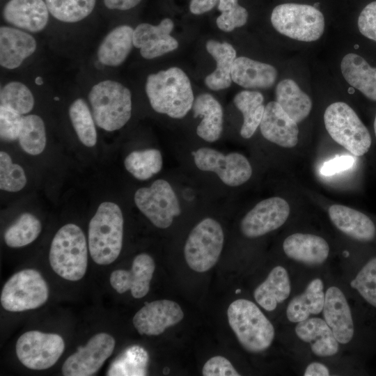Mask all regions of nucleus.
<instances>
[{
  "label": "nucleus",
  "instance_id": "40",
  "mask_svg": "<svg viewBox=\"0 0 376 376\" xmlns=\"http://www.w3.org/2000/svg\"><path fill=\"white\" fill-rule=\"evenodd\" d=\"M1 107L14 110L21 115L30 112L34 105V97L29 88L19 81L6 84L0 93Z\"/></svg>",
  "mask_w": 376,
  "mask_h": 376
},
{
  "label": "nucleus",
  "instance_id": "15",
  "mask_svg": "<svg viewBox=\"0 0 376 376\" xmlns=\"http://www.w3.org/2000/svg\"><path fill=\"white\" fill-rule=\"evenodd\" d=\"M183 317V311L178 303L161 299L145 303L134 315L132 322L140 334L157 336L180 322Z\"/></svg>",
  "mask_w": 376,
  "mask_h": 376
},
{
  "label": "nucleus",
  "instance_id": "8",
  "mask_svg": "<svg viewBox=\"0 0 376 376\" xmlns=\"http://www.w3.org/2000/svg\"><path fill=\"white\" fill-rule=\"evenodd\" d=\"M224 242L221 226L207 217L191 230L185 242L184 254L189 267L195 272H205L217 263Z\"/></svg>",
  "mask_w": 376,
  "mask_h": 376
},
{
  "label": "nucleus",
  "instance_id": "11",
  "mask_svg": "<svg viewBox=\"0 0 376 376\" xmlns=\"http://www.w3.org/2000/svg\"><path fill=\"white\" fill-rule=\"evenodd\" d=\"M16 354L19 361L32 370H45L53 366L65 350L63 338L56 334L29 331L18 338Z\"/></svg>",
  "mask_w": 376,
  "mask_h": 376
},
{
  "label": "nucleus",
  "instance_id": "22",
  "mask_svg": "<svg viewBox=\"0 0 376 376\" xmlns=\"http://www.w3.org/2000/svg\"><path fill=\"white\" fill-rule=\"evenodd\" d=\"M283 249L288 258L308 265L323 263L329 253V244L324 238L300 233L286 237L283 243Z\"/></svg>",
  "mask_w": 376,
  "mask_h": 376
},
{
  "label": "nucleus",
  "instance_id": "48",
  "mask_svg": "<svg viewBox=\"0 0 376 376\" xmlns=\"http://www.w3.org/2000/svg\"><path fill=\"white\" fill-rule=\"evenodd\" d=\"M218 0H191L190 11L195 15H200L212 10Z\"/></svg>",
  "mask_w": 376,
  "mask_h": 376
},
{
  "label": "nucleus",
  "instance_id": "45",
  "mask_svg": "<svg viewBox=\"0 0 376 376\" xmlns=\"http://www.w3.org/2000/svg\"><path fill=\"white\" fill-rule=\"evenodd\" d=\"M202 374L204 376H239L238 372L225 357L215 356L204 364Z\"/></svg>",
  "mask_w": 376,
  "mask_h": 376
},
{
  "label": "nucleus",
  "instance_id": "35",
  "mask_svg": "<svg viewBox=\"0 0 376 376\" xmlns=\"http://www.w3.org/2000/svg\"><path fill=\"white\" fill-rule=\"evenodd\" d=\"M124 164L135 178L146 180L161 171L163 159L160 151L157 149L135 150L126 157Z\"/></svg>",
  "mask_w": 376,
  "mask_h": 376
},
{
  "label": "nucleus",
  "instance_id": "38",
  "mask_svg": "<svg viewBox=\"0 0 376 376\" xmlns=\"http://www.w3.org/2000/svg\"><path fill=\"white\" fill-rule=\"evenodd\" d=\"M69 116L79 141L87 147L94 146L97 143L95 120L83 99L78 98L71 104Z\"/></svg>",
  "mask_w": 376,
  "mask_h": 376
},
{
  "label": "nucleus",
  "instance_id": "3",
  "mask_svg": "<svg viewBox=\"0 0 376 376\" xmlns=\"http://www.w3.org/2000/svg\"><path fill=\"white\" fill-rule=\"evenodd\" d=\"M227 316L239 343L248 352H261L272 343L274 326L251 301L239 299L233 301L228 308Z\"/></svg>",
  "mask_w": 376,
  "mask_h": 376
},
{
  "label": "nucleus",
  "instance_id": "32",
  "mask_svg": "<svg viewBox=\"0 0 376 376\" xmlns=\"http://www.w3.org/2000/svg\"><path fill=\"white\" fill-rule=\"evenodd\" d=\"M276 102L297 123L305 119L312 109L310 97L292 79L281 81L276 88Z\"/></svg>",
  "mask_w": 376,
  "mask_h": 376
},
{
  "label": "nucleus",
  "instance_id": "19",
  "mask_svg": "<svg viewBox=\"0 0 376 376\" xmlns=\"http://www.w3.org/2000/svg\"><path fill=\"white\" fill-rule=\"evenodd\" d=\"M322 311L338 342L348 343L354 336V323L348 302L338 288L331 286L327 290Z\"/></svg>",
  "mask_w": 376,
  "mask_h": 376
},
{
  "label": "nucleus",
  "instance_id": "47",
  "mask_svg": "<svg viewBox=\"0 0 376 376\" xmlns=\"http://www.w3.org/2000/svg\"><path fill=\"white\" fill-rule=\"evenodd\" d=\"M353 164L354 159L351 156L337 157L326 162L322 166L321 173L324 175H331L350 169Z\"/></svg>",
  "mask_w": 376,
  "mask_h": 376
},
{
  "label": "nucleus",
  "instance_id": "4",
  "mask_svg": "<svg viewBox=\"0 0 376 376\" xmlns=\"http://www.w3.org/2000/svg\"><path fill=\"white\" fill-rule=\"evenodd\" d=\"M49 260L52 269L61 278L76 281L87 269L88 246L82 230L74 224L62 226L54 235Z\"/></svg>",
  "mask_w": 376,
  "mask_h": 376
},
{
  "label": "nucleus",
  "instance_id": "31",
  "mask_svg": "<svg viewBox=\"0 0 376 376\" xmlns=\"http://www.w3.org/2000/svg\"><path fill=\"white\" fill-rule=\"evenodd\" d=\"M321 279H315L307 285L303 293L293 297L289 302L286 315L291 322H299L322 311L325 293Z\"/></svg>",
  "mask_w": 376,
  "mask_h": 376
},
{
  "label": "nucleus",
  "instance_id": "17",
  "mask_svg": "<svg viewBox=\"0 0 376 376\" xmlns=\"http://www.w3.org/2000/svg\"><path fill=\"white\" fill-rule=\"evenodd\" d=\"M155 269L152 258L147 253H140L134 258L130 270L116 269L111 274L110 284L120 294L130 290L133 297L142 298L149 291Z\"/></svg>",
  "mask_w": 376,
  "mask_h": 376
},
{
  "label": "nucleus",
  "instance_id": "50",
  "mask_svg": "<svg viewBox=\"0 0 376 376\" xmlns=\"http://www.w3.org/2000/svg\"><path fill=\"white\" fill-rule=\"evenodd\" d=\"M304 376H328L329 370L324 364L319 362H313L307 366L305 369Z\"/></svg>",
  "mask_w": 376,
  "mask_h": 376
},
{
  "label": "nucleus",
  "instance_id": "43",
  "mask_svg": "<svg viewBox=\"0 0 376 376\" xmlns=\"http://www.w3.org/2000/svg\"><path fill=\"white\" fill-rule=\"evenodd\" d=\"M22 116L13 109L0 106V136L3 141L18 139Z\"/></svg>",
  "mask_w": 376,
  "mask_h": 376
},
{
  "label": "nucleus",
  "instance_id": "37",
  "mask_svg": "<svg viewBox=\"0 0 376 376\" xmlns=\"http://www.w3.org/2000/svg\"><path fill=\"white\" fill-rule=\"evenodd\" d=\"M41 229L39 219L33 214L25 212L7 228L4 233V241L10 247H22L33 242Z\"/></svg>",
  "mask_w": 376,
  "mask_h": 376
},
{
  "label": "nucleus",
  "instance_id": "2",
  "mask_svg": "<svg viewBox=\"0 0 376 376\" xmlns=\"http://www.w3.org/2000/svg\"><path fill=\"white\" fill-rule=\"evenodd\" d=\"M123 222L117 204L104 202L99 205L88 232V250L95 263L107 265L117 259L123 246Z\"/></svg>",
  "mask_w": 376,
  "mask_h": 376
},
{
  "label": "nucleus",
  "instance_id": "54",
  "mask_svg": "<svg viewBox=\"0 0 376 376\" xmlns=\"http://www.w3.org/2000/svg\"><path fill=\"white\" fill-rule=\"evenodd\" d=\"M240 291L241 290L240 289H238V290H236L235 293H239V292H240Z\"/></svg>",
  "mask_w": 376,
  "mask_h": 376
},
{
  "label": "nucleus",
  "instance_id": "10",
  "mask_svg": "<svg viewBox=\"0 0 376 376\" xmlns=\"http://www.w3.org/2000/svg\"><path fill=\"white\" fill-rule=\"evenodd\" d=\"M139 210L159 228L169 227L181 213L178 198L171 185L158 179L148 187H141L134 194Z\"/></svg>",
  "mask_w": 376,
  "mask_h": 376
},
{
  "label": "nucleus",
  "instance_id": "30",
  "mask_svg": "<svg viewBox=\"0 0 376 376\" xmlns=\"http://www.w3.org/2000/svg\"><path fill=\"white\" fill-rule=\"evenodd\" d=\"M208 53L217 63L216 69L205 79L206 86L213 91H219L228 88L232 82L231 72L236 51L228 42H219L210 40L206 43Z\"/></svg>",
  "mask_w": 376,
  "mask_h": 376
},
{
  "label": "nucleus",
  "instance_id": "7",
  "mask_svg": "<svg viewBox=\"0 0 376 376\" xmlns=\"http://www.w3.org/2000/svg\"><path fill=\"white\" fill-rule=\"evenodd\" d=\"M271 22L280 33L304 42L317 40L324 29L322 13L315 6L306 4L279 5L272 10Z\"/></svg>",
  "mask_w": 376,
  "mask_h": 376
},
{
  "label": "nucleus",
  "instance_id": "39",
  "mask_svg": "<svg viewBox=\"0 0 376 376\" xmlns=\"http://www.w3.org/2000/svg\"><path fill=\"white\" fill-rule=\"evenodd\" d=\"M49 13L66 23L79 22L93 10L96 0H45Z\"/></svg>",
  "mask_w": 376,
  "mask_h": 376
},
{
  "label": "nucleus",
  "instance_id": "14",
  "mask_svg": "<svg viewBox=\"0 0 376 376\" xmlns=\"http://www.w3.org/2000/svg\"><path fill=\"white\" fill-rule=\"evenodd\" d=\"M290 211L288 203L281 197L264 199L243 217L241 231L249 238L263 236L280 228L288 219Z\"/></svg>",
  "mask_w": 376,
  "mask_h": 376
},
{
  "label": "nucleus",
  "instance_id": "49",
  "mask_svg": "<svg viewBox=\"0 0 376 376\" xmlns=\"http://www.w3.org/2000/svg\"><path fill=\"white\" fill-rule=\"evenodd\" d=\"M141 0H104L105 6L111 10H126L138 5Z\"/></svg>",
  "mask_w": 376,
  "mask_h": 376
},
{
  "label": "nucleus",
  "instance_id": "12",
  "mask_svg": "<svg viewBox=\"0 0 376 376\" xmlns=\"http://www.w3.org/2000/svg\"><path fill=\"white\" fill-rule=\"evenodd\" d=\"M192 155L198 169L215 173L228 186H240L248 181L252 175L250 162L241 153L224 155L210 148H201Z\"/></svg>",
  "mask_w": 376,
  "mask_h": 376
},
{
  "label": "nucleus",
  "instance_id": "29",
  "mask_svg": "<svg viewBox=\"0 0 376 376\" xmlns=\"http://www.w3.org/2000/svg\"><path fill=\"white\" fill-rule=\"evenodd\" d=\"M290 281L286 269L282 266L273 268L266 279L254 290L256 301L267 311H274L279 303L290 295Z\"/></svg>",
  "mask_w": 376,
  "mask_h": 376
},
{
  "label": "nucleus",
  "instance_id": "5",
  "mask_svg": "<svg viewBox=\"0 0 376 376\" xmlns=\"http://www.w3.org/2000/svg\"><path fill=\"white\" fill-rule=\"evenodd\" d=\"M88 100L95 123L106 131L120 129L131 117V93L118 81L104 80L94 85Z\"/></svg>",
  "mask_w": 376,
  "mask_h": 376
},
{
  "label": "nucleus",
  "instance_id": "18",
  "mask_svg": "<svg viewBox=\"0 0 376 376\" xmlns=\"http://www.w3.org/2000/svg\"><path fill=\"white\" fill-rule=\"evenodd\" d=\"M260 128L265 139L281 147L290 148L298 143L297 123L276 102L265 106Z\"/></svg>",
  "mask_w": 376,
  "mask_h": 376
},
{
  "label": "nucleus",
  "instance_id": "44",
  "mask_svg": "<svg viewBox=\"0 0 376 376\" xmlns=\"http://www.w3.org/2000/svg\"><path fill=\"white\" fill-rule=\"evenodd\" d=\"M248 19V12L239 4L232 9L222 12L217 17V26L224 31H231L244 25Z\"/></svg>",
  "mask_w": 376,
  "mask_h": 376
},
{
  "label": "nucleus",
  "instance_id": "21",
  "mask_svg": "<svg viewBox=\"0 0 376 376\" xmlns=\"http://www.w3.org/2000/svg\"><path fill=\"white\" fill-rule=\"evenodd\" d=\"M35 38L19 29L3 26L0 28V64L13 70L32 55L36 49Z\"/></svg>",
  "mask_w": 376,
  "mask_h": 376
},
{
  "label": "nucleus",
  "instance_id": "42",
  "mask_svg": "<svg viewBox=\"0 0 376 376\" xmlns=\"http://www.w3.org/2000/svg\"><path fill=\"white\" fill-rule=\"evenodd\" d=\"M350 285L371 306L376 308V257L361 269Z\"/></svg>",
  "mask_w": 376,
  "mask_h": 376
},
{
  "label": "nucleus",
  "instance_id": "20",
  "mask_svg": "<svg viewBox=\"0 0 376 376\" xmlns=\"http://www.w3.org/2000/svg\"><path fill=\"white\" fill-rule=\"evenodd\" d=\"M49 13L44 0H9L3 9V17L7 23L32 33L45 28Z\"/></svg>",
  "mask_w": 376,
  "mask_h": 376
},
{
  "label": "nucleus",
  "instance_id": "41",
  "mask_svg": "<svg viewBox=\"0 0 376 376\" xmlns=\"http://www.w3.org/2000/svg\"><path fill=\"white\" fill-rule=\"evenodd\" d=\"M26 183L24 169L17 164H14L10 155L0 152V189L10 192L22 189Z\"/></svg>",
  "mask_w": 376,
  "mask_h": 376
},
{
  "label": "nucleus",
  "instance_id": "28",
  "mask_svg": "<svg viewBox=\"0 0 376 376\" xmlns=\"http://www.w3.org/2000/svg\"><path fill=\"white\" fill-rule=\"evenodd\" d=\"M134 29L121 25L111 31L103 39L97 49L100 62L107 66H118L130 53L133 46Z\"/></svg>",
  "mask_w": 376,
  "mask_h": 376
},
{
  "label": "nucleus",
  "instance_id": "6",
  "mask_svg": "<svg viewBox=\"0 0 376 376\" xmlns=\"http://www.w3.org/2000/svg\"><path fill=\"white\" fill-rule=\"evenodd\" d=\"M324 123L331 137L352 155L361 156L368 151L372 143L370 134L347 104H331L324 111Z\"/></svg>",
  "mask_w": 376,
  "mask_h": 376
},
{
  "label": "nucleus",
  "instance_id": "13",
  "mask_svg": "<svg viewBox=\"0 0 376 376\" xmlns=\"http://www.w3.org/2000/svg\"><path fill=\"white\" fill-rule=\"evenodd\" d=\"M115 340L109 334L93 336L84 347L68 357L62 366L65 376H91L96 373L111 355Z\"/></svg>",
  "mask_w": 376,
  "mask_h": 376
},
{
  "label": "nucleus",
  "instance_id": "16",
  "mask_svg": "<svg viewBox=\"0 0 376 376\" xmlns=\"http://www.w3.org/2000/svg\"><path fill=\"white\" fill-rule=\"evenodd\" d=\"M173 22L165 18L157 25L148 23L139 24L133 33L134 46L140 49L141 55L146 59H152L178 48V41L171 36Z\"/></svg>",
  "mask_w": 376,
  "mask_h": 376
},
{
  "label": "nucleus",
  "instance_id": "25",
  "mask_svg": "<svg viewBox=\"0 0 376 376\" xmlns=\"http://www.w3.org/2000/svg\"><path fill=\"white\" fill-rule=\"evenodd\" d=\"M295 331L300 340L310 344L312 352L318 357H331L338 351V342L324 320L308 318L298 322Z\"/></svg>",
  "mask_w": 376,
  "mask_h": 376
},
{
  "label": "nucleus",
  "instance_id": "36",
  "mask_svg": "<svg viewBox=\"0 0 376 376\" xmlns=\"http://www.w3.org/2000/svg\"><path fill=\"white\" fill-rule=\"evenodd\" d=\"M18 140L20 147L26 153L32 155L40 154L47 141L42 119L34 114L23 116Z\"/></svg>",
  "mask_w": 376,
  "mask_h": 376
},
{
  "label": "nucleus",
  "instance_id": "51",
  "mask_svg": "<svg viewBox=\"0 0 376 376\" xmlns=\"http://www.w3.org/2000/svg\"><path fill=\"white\" fill-rule=\"evenodd\" d=\"M238 5V0H219L218 9L222 13Z\"/></svg>",
  "mask_w": 376,
  "mask_h": 376
},
{
  "label": "nucleus",
  "instance_id": "34",
  "mask_svg": "<svg viewBox=\"0 0 376 376\" xmlns=\"http://www.w3.org/2000/svg\"><path fill=\"white\" fill-rule=\"evenodd\" d=\"M148 352L139 345L127 347L111 363L109 376H144L148 373Z\"/></svg>",
  "mask_w": 376,
  "mask_h": 376
},
{
  "label": "nucleus",
  "instance_id": "1",
  "mask_svg": "<svg viewBox=\"0 0 376 376\" xmlns=\"http://www.w3.org/2000/svg\"><path fill=\"white\" fill-rule=\"evenodd\" d=\"M146 92L156 112L173 118L185 117L194 102L187 75L176 67L150 75L146 84Z\"/></svg>",
  "mask_w": 376,
  "mask_h": 376
},
{
  "label": "nucleus",
  "instance_id": "24",
  "mask_svg": "<svg viewBox=\"0 0 376 376\" xmlns=\"http://www.w3.org/2000/svg\"><path fill=\"white\" fill-rule=\"evenodd\" d=\"M231 78L233 82L245 88L266 89L275 83L277 70L269 64L240 56L234 61Z\"/></svg>",
  "mask_w": 376,
  "mask_h": 376
},
{
  "label": "nucleus",
  "instance_id": "33",
  "mask_svg": "<svg viewBox=\"0 0 376 376\" xmlns=\"http://www.w3.org/2000/svg\"><path fill=\"white\" fill-rule=\"evenodd\" d=\"M263 101V95L254 91H242L235 96L234 104L243 115L240 130L243 138H251L260 126L265 107Z\"/></svg>",
  "mask_w": 376,
  "mask_h": 376
},
{
  "label": "nucleus",
  "instance_id": "26",
  "mask_svg": "<svg viewBox=\"0 0 376 376\" xmlns=\"http://www.w3.org/2000/svg\"><path fill=\"white\" fill-rule=\"evenodd\" d=\"M194 117H202L196 128L199 137L207 142L218 140L223 129V109L220 103L210 94L198 95L194 102Z\"/></svg>",
  "mask_w": 376,
  "mask_h": 376
},
{
  "label": "nucleus",
  "instance_id": "52",
  "mask_svg": "<svg viewBox=\"0 0 376 376\" xmlns=\"http://www.w3.org/2000/svg\"><path fill=\"white\" fill-rule=\"evenodd\" d=\"M36 82L38 84H41L42 83V80L40 77H38L36 79Z\"/></svg>",
  "mask_w": 376,
  "mask_h": 376
},
{
  "label": "nucleus",
  "instance_id": "23",
  "mask_svg": "<svg viewBox=\"0 0 376 376\" xmlns=\"http://www.w3.org/2000/svg\"><path fill=\"white\" fill-rule=\"evenodd\" d=\"M328 213L333 224L352 239L370 242L375 238V226L365 214L342 205H331Z\"/></svg>",
  "mask_w": 376,
  "mask_h": 376
},
{
  "label": "nucleus",
  "instance_id": "46",
  "mask_svg": "<svg viewBox=\"0 0 376 376\" xmlns=\"http://www.w3.org/2000/svg\"><path fill=\"white\" fill-rule=\"evenodd\" d=\"M358 28L365 37L376 41V1L368 3L361 12Z\"/></svg>",
  "mask_w": 376,
  "mask_h": 376
},
{
  "label": "nucleus",
  "instance_id": "27",
  "mask_svg": "<svg viewBox=\"0 0 376 376\" xmlns=\"http://www.w3.org/2000/svg\"><path fill=\"white\" fill-rule=\"evenodd\" d=\"M340 69L350 86L376 101V68H372L361 56L350 53L342 59Z\"/></svg>",
  "mask_w": 376,
  "mask_h": 376
},
{
  "label": "nucleus",
  "instance_id": "53",
  "mask_svg": "<svg viewBox=\"0 0 376 376\" xmlns=\"http://www.w3.org/2000/svg\"><path fill=\"white\" fill-rule=\"evenodd\" d=\"M374 130H375V136H376V116H375V121H374Z\"/></svg>",
  "mask_w": 376,
  "mask_h": 376
},
{
  "label": "nucleus",
  "instance_id": "9",
  "mask_svg": "<svg viewBox=\"0 0 376 376\" xmlns=\"http://www.w3.org/2000/svg\"><path fill=\"white\" fill-rule=\"evenodd\" d=\"M48 297L49 288L40 273L34 269H25L6 281L0 300L5 310L21 312L39 308Z\"/></svg>",
  "mask_w": 376,
  "mask_h": 376
}]
</instances>
